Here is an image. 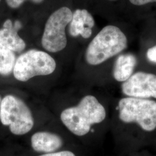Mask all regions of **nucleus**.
I'll return each instance as SVG.
<instances>
[{
	"label": "nucleus",
	"instance_id": "4468645a",
	"mask_svg": "<svg viewBox=\"0 0 156 156\" xmlns=\"http://www.w3.org/2000/svg\"><path fill=\"white\" fill-rule=\"evenodd\" d=\"M39 156H76L75 154L70 151H65L53 152L50 153H45Z\"/></svg>",
	"mask_w": 156,
	"mask_h": 156
},
{
	"label": "nucleus",
	"instance_id": "f3484780",
	"mask_svg": "<svg viewBox=\"0 0 156 156\" xmlns=\"http://www.w3.org/2000/svg\"><path fill=\"white\" fill-rule=\"evenodd\" d=\"M2 98L1 97V95H0V109H1V102H2Z\"/></svg>",
	"mask_w": 156,
	"mask_h": 156
},
{
	"label": "nucleus",
	"instance_id": "20e7f679",
	"mask_svg": "<svg viewBox=\"0 0 156 156\" xmlns=\"http://www.w3.org/2000/svg\"><path fill=\"white\" fill-rule=\"evenodd\" d=\"M119 117L126 123H135L146 132L156 128V101L127 97L118 103Z\"/></svg>",
	"mask_w": 156,
	"mask_h": 156
},
{
	"label": "nucleus",
	"instance_id": "a211bd4d",
	"mask_svg": "<svg viewBox=\"0 0 156 156\" xmlns=\"http://www.w3.org/2000/svg\"><path fill=\"white\" fill-rule=\"evenodd\" d=\"M0 1H1V0H0Z\"/></svg>",
	"mask_w": 156,
	"mask_h": 156
},
{
	"label": "nucleus",
	"instance_id": "dca6fc26",
	"mask_svg": "<svg viewBox=\"0 0 156 156\" xmlns=\"http://www.w3.org/2000/svg\"><path fill=\"white\" fill-rule=\"evenodd\" d=\"M130 2L135 5H143L150 2H156V0H129Z\"/></svg>",
	"mask_w": 156,
	"mask_h": 156
},
{
	"label": "nucleus",
	"instance_id": "7ed1b4c3",
	"mask_svg": "<svg viewBox=\"0 0 156 156\" xmlns=\"http://www.w3.org/2000/svg\"><path fill=\"white\" fill-rule=\"evenodd\" d=\"M0 122L15 135L27 134L34 126L33 115L27 105L20 98L11 94L2 98Z\"/></svg>",
	"mask_w": 156,
	"mask_h": 156
},
{
	"label": "nucleus",
	"instance_id": "0eeeda50",
	"mask_svg": "<svg viewBox=\"0 0 156 156\" xmlns=\"http://www.w3.org/2000/svg\"><path fill=\"white\" fill-rule=\"evenodd\" d=\"M122 90L128 97L156 98V75L144 72L135 73L123 82Z\"/></svg>",
	"mask_w": 156,
	"mask_h": 156
},
{
	"label": "nucleus",
	"instance_id": "39448f33",
	"mask_svg": "<svg viewBox=\"0 0 156 156\" xmlns=\"http://www.w3.org/2000/svg\"><path fill=\"white\" fill-rule=\"evenodd\" d=\"M56 68L55 59L48 53L41 50H30L16 60L13 73L18 81L25 82L35 76L50 75Z\"/></svg>",
	"mask_w": 156,
	"mask_h": 156
},
{
	"label": "nucleus",
	"instance_id": "f257e3e1",
	"mask_svg": "<svg viewBox=\"0 0 156 156\" xmlns=\"http://www.w3.org/2000/svg\"><path fill=\"white\" fill-rule=\"evenodd\" d=\"M106 116L104 106L95 97L87 95L82 98L76 106L62 111L60 119L70 132L82 136L89 133L93 124L102 123Z\"/></svg>",
	"mask_w": 156,
	"mask_h": 156
},
{
	"label": "nucleus",
	"instance_id": "f8f14e48",
	"mask_svg": "<svg viewBox=\"0 0 156 156\" xmlns=\"http://www.w3.org/2000/svg\"><path fill=\"white\" fill-rule=\"evenodd\" d=\"M15 62L14 52L0 43V75H10L13 72Z\"/></svg>",
	"mask_w": 156,
	"mask_h": 156
},
{
	"label": "nucleus",
	"instance_id": "6e6552de",
	"mask_svg": "<svg viewBox=\"0 0 156 156\" xmlns=\"http://www.w3.org/2000/svg\"><path fill=\"white\" fill-rule=\"evenodd\" d=\"M31 144L37 152L50 153L56 152L63 145V140L57 134L48 131H38L32 135Z\"/></svg>",
	"mask_w": 156,
	"mask_h": 156
},
{
	"label": "nucleus",
	"instance_id": "2eb2a0df",
	"mask_svg": "<svg viewBox=\"0 0 156 156\" xmlns=\"http://www.w3.org/2000/svg\"><path fill=\"white\" fill-rule=\"evenodd\" d=\"M146 57L150 62L156 63V45L147 50Z\"/></svg>",
	"mask_w": 156,
	"mask_h": 156
},
{
	"label": "nucleus",
	"instance_id": "9d476101",
	"mask_svg": "<svg viewBox=\"0 0 156 156\" xmlns=\"http://www.w3.org/2000/svg\"><path fill=\"white\" fill-rule=\"evenodd\" d=\"M136 64V58L132 54H124L117 57L113 69V76L120 82H124L130 78Z\"/></svg>",
	"mask_w": 156,
	"mask_h": 156
},
{
	"label": "nucleus",
	"instance_id": "ddd939ff",
	"mask_svg": "<svg viewBox=\"0 0 156 156\" xmlns=\"http://www.w3.org/2000/svg\"><path fill=\"white\" fill-rule=\"evenodd\" d=\"M26 0H6V2L8 5L12 8H17L20 5H22L23 3ZM33 2L39 4L42 2L44 0H31Z\"/></svg>",
	"mask_w": 156,
	"mask_h": 156
},
{
	"label": "nucleus",
	"instance_id": "9b49d317",
	"mask_svg": "<svg viewBox=\"0 0 156 156\" xmlns=\"http://www.w3.org/2000/svg\"><path fill=\"white\" fill-rule=\"evenodd\" d=\"M94 20L91 15L86 9H77L73 15L69 25V34L73 37L81 35L87 27L92 28L94 26Z\"/></svg>",
	"mask_w": 156,
	"mask_h": 156
},
{
	"label": "nucleus",
	"instance_id": "423d86ee",
	"mask_svg": "<svg viewBox=\"0 0 156 156\" xmlns=\"http://www.w3.org/2000/svg\"><path fill=\"white\" fill-rule=\"evenodd\" d=\"M73 13L67 7L53 12L45 25L42 45L45 50L56 53L62 50L67 44L65 29L73 19Z\"/></svg>",
	"mask_w": 156,
	"mask_h": 156
},
{
	"label": "nucleus",
	"instance_id": "f03ea898",
	"mask_svg": "<svg viewBox=\"0 0 156 156\" xmlns=\"http://www.w3.org/2000/svg\"><path fill=\"white\" fill-rule=\"evenodd\" d=\"M127 46V39L120 29L114 26L102 28L88 46L85 54L90 65L97 66L117 55Z\"/></svg>",
	"mask_w": 156,
	"mask_h": 156
},
{
	"label": "nucleus",
	"instance_id": "1a4fd4ad",
	"mask_svg": "<svg viewBox=\"0 0 156 156\" xmlns=\"http://www.w3.org/2000/svg\"><path fill=\"white\" fill-rule=\"evenodd\" d=\"M21 28L20 23L17 21L13 26L10 19L6 20L0 29V43L13 52H21L26 48V44L18 35L17 30Z\"/></svg>",
	"mask_w": 156,
	"mask_h": 156
}]
</instances>
